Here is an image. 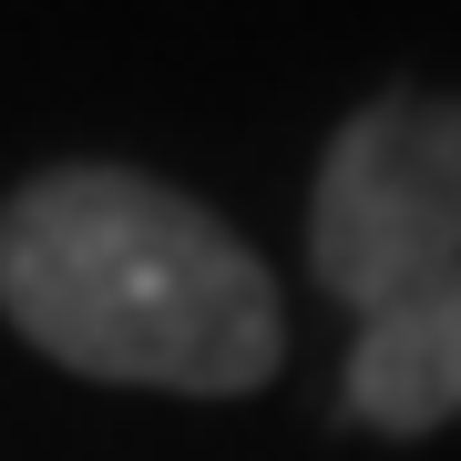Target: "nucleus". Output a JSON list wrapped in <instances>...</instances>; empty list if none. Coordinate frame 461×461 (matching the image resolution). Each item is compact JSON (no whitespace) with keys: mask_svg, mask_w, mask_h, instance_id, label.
I'll return each mask as SVG.
<instances>
[{"mask_svg":"<svg viewBox=\"0 0 461 461\" xmlns=\"http://www.w3.org/2000/svg\"><path fill=\"white\" fill-rule=\"evenodd\" d=\"M0 308L62 369L144 390H257L287 348L247 236L123 165H62L11 195Z\"/></svg>","mask_w":461,"mask_h":461,"instance_id":"nucleus-1","label":"nucleus"},{"mask_svg":"<svg viewBox=\"0 0 461 461\" xmlns=\"http://www.w3.org/2000/svg\"><path fill=\"white\" fill-rule=\"evenodd\" d=\"M308 257L348 308V411L369 430H441L461 411V103L390 93L329 144Z\"/></svg>","mask_w":461,"mask_h":461,"instance_id":"nucleus-2","label":"nucleus"}]
</instances>
